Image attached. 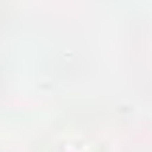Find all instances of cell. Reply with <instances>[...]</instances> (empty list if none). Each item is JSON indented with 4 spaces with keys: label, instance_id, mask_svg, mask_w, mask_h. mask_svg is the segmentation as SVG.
I'll return each mask as SVG.
<instances>
[]
</instances>
